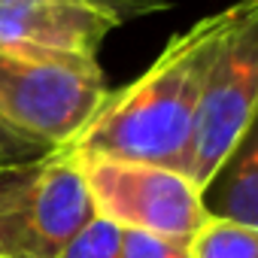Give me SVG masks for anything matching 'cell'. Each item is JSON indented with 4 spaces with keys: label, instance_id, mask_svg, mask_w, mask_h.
Returning <instances> with one entry per match:
<instances>
[{
    "label": "cell",
    "instance_id": "obj_10",
    "mask_svg": "<svg viewBox=\"0 0 258 258\" xmlns=\"http://www.w3.org/2000/svg\"><path fill=\"white\" fill-rule=\"evenodd\" d=\"M121 258H191L188 240L158 237L146 231H121Z\"/></svg>",
    "mask_w": 258,
    "mask_h": 258
},
{
    "label": "cell",
    "instance_id": "obj_11",
    "mask_svg": "<svg viewBox=\"0 0 258 258\" xmlns=\"http://www.w3.org/2000/svg\"><path fill=\"white\" fill-rule=\"evenodd\" d=\"M55 149H49L46 143H37L13 127L7 121H0V170H13V167H25L34 164L46 155H52Z\"/></svg>",
    "mask_w": 258,
    "mask_h": 258
},
{
    "label": "cell",
    "instance_id": "obj_4",
    "mask_svg": "<svg viewBox=\"0 0 258 258\" xmlns=\"http://www.w3.org/2000/svg\"><path fill=\"white\" fill-rule=\"evenodd\" d=\"M258 118V0H240L198 103L185 176L204 191Z\"/></svg>",
    "mask_w": 258,
    "mask_h": 258
},
{
    "label": "cell",
    "instance_id": "obj_5",
    "mask_svg": "<svg viewBox=\"0 0 258 258\" xmlns=\"http://www.w3.org/2000/svg\"><path fill=\"white\" fill-rule=\"evenodd\" d=\"M97 219L118 231H146L158 237L188 240L204 219V191L179 170L137 161L76 158Z\"/></svg>",
    "mask_w": 258,
    "mask_h": 258
},
{
    "label": "cell",
    "instance_id": "obj_7",
    "mask_svg": "<svg viewBox=\"0 0 258 258\" xmlns=\"http://www.w3.org/2000/svg\"><path fill=\"white\" fill-rule=\"evenodd\" d=\"M204 207L210 216L258 228V118L204 188Z\"/></svg>",
    "mask_w": 258,
    "mask_h": 258
},
{
    "label": "cell",
    "instance_id": "obj_1",
    "mask_svg": "<svg viewBox=\"0 0 258 258\" xmlns=\"http://www.w3.org/2000/svg\"><path fill=\"white\" fill-rule=\"evenodd\" d=\"M237 10L240 4L225 7L170 37L149 70L121 91H109L94 118L61 152L73 158L158 164L185 173L204 82Z\"/></svg>",
    "mask_w": 258,
    "mask_h": 258
},
{
    "label": "cell",
    "instance_id": "obj_3",
    "mask_svg": "<svg viewBox=\"0 0 258 258\" xmlns=\"http://www.w3.org/2000/svg\"><path fill=\"white\" fill-rule=\"evenodd\" d=\"M94 219L79 161L61 149L0 170V258H58Z\"/></svg>",
    "mask_w": 258,
    "mask_h": 258
},
{
    "label": "cell",
    "instance_id": "obj_2",
    "mask_svg": "<svg viewBox=\"0 0 258 258\" xmlns=\"http://www.w3.org/2000/svg\"><path fill=\"white\" fill-rule=\"evenodd\" d=\"M106 97L97 58L0 52V121L49 149H64Z\"/></svg>",
    "mask_w": 258,
    "mask_h": 258
},
{
    "label": "cell",
    "instance_id": "obj_9",
    "mask_svg": "<svg viewBox=\"0 0 258 258\" xmlns=\"http://www.w3.org/2000/svg\"><path fill=\"white\" fill-rule=\"evenodd\" d=\"M58 258H121V231L94 216Z\"/></svg>",
    "mask_w": 258,
    "mask_h": 258
},
{
    "label": "cell",
    "instance_id": "obj_8",
    "mask_svg": "<svg viewBox=\"0 0 258 258\" xmlns=\"http://www.w3.org/2000/svg\"><path fill=\"white\" fill-rule=\"evenodd\" d=\"M191 258H258V228L222 216H207L188 237Z\"/></svg>",
    "mask_w": 258,
    "mask_h": 258
},
{
    "label": "cell",
    "instance_id": "obj_12",
    "mask_svg": "<svg viewBox=\"0 0 258 258\" xmlns=\"http://www.w3.org/2000/svg\"><path fill=\"white\" fill-rule=\"evenodd\" d=\"M94 4L109 10L121 22H127V19H143V16H155V13L167 10L170 0H94Z\"/></svg>",
    "mask_w": 258,
    "mask_h": 258
},
{
    "label": "cell",
    "instance_id": "obj_6",
    "mask_svg": "<svg viewBox=\"0 0 258 258\" xmlns=\"http://www.w3.org/2000/svg\"><path fill=\"white\" fill-rule=\"evenodd\" d=\"M118 25L124 22L94 0H0V52L97 58Z\"/></svg>",
    "mask_w": 258,
    "mask_h": 258
}]
</instances>
